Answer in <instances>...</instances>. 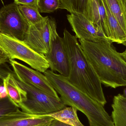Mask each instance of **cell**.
Here are the masks:
<instances>
[{
	"instance_id": "cell-25",
	"label": "cell",
	"mask_w": 126,
	"mask_h": 126,
	"mask_svg": "<svg viewBox=\"0 0 126 126\" xmlns=\"http://www.w3.org/2000/svg\"><path fill=\"white\" fill-rule=\"evenodd\" d=\"M49 126H72L54 119L51 123Z\"/></svg>"
},
{
	"instance_id": "cell-17",
	"label": "cell",
	"mask_w": 126,
	"mask_h": 126,
	"mask_svg": "<svg viewBox=\"0 0 126 126\" xmlns=\"http://www.w3.org/2000/svg\"><path fill=\"white\" fill-rule=\"evenodd\" d=\"M77 110L72 107L49 114L54 119L72 126H85L79 120L77 115Z\"/></svg>"
},
{
	"instance_id": "cell-2",
	"label": "cell",
	"mask_w": 126,
	"mask_h": 126,
	"mask_svg": "<svg viewBox=\"0 0 126 126\" xmlns=\"http://www.w3.org/2000/svg\"><path fill=\"white\" fill-rule=\"evenodd\" d=\"M79 41L101 84L114 89L126 86V61L111 43Z\"/></svg>"
},
{
	"instance_id": "cell-26",
	"label": "cell",
	"mask_w": 126,
	"mask_h": 126,
	"mask_svg": "<svg viewBox=\"0 0 126 126\" xmlns=\"http://www.w3.org/2000/svg\"><path fill=\"white\" fill-rule=\"evenodd\" d=\"M8 96L7 92L3 84L0 86V98H4Z\"/></svg>"
},
{
	"instance_id": "cell-20",
	"label": "cell",
	"mask_w": 126,
	"mask_h": 126,
	"mask_svg": "<svg viewBox=\"0 0 126 126\" xmlns=\"http://www.w3.org/2000/svg\"><path fill=\"white\" fill-rule=\"evenodd\" d=\"M38 5L41 13H52L61 7L60 0H38Z\"/></svg>"
},
{
	"instance_id": "cell-3",
	"label": "cell",
	"mask_w": 126,
	"mask_h": 126,
	"mask_svg": "<svg viewBox=\"0 0 126 126\" xmlns=\"http://www.w3.org/2000/svg\"><path fill=\"white\" fill-rule=\"evenodd\" d=\"M44 74L64 104L83 113L90 126H115L104 106L73 85L67 78L48 69Z\"/></svg>"
},
{
	"instance_id": "cell-27",
	"label": "cell",
	"mask_w": 126,
	"mask_h": 126,
	"mask_svg": "<svg viewBox=\"0 0 126 126\" xmlns=\"http://www.w3.org/2000/svg\"><path fill=\"white\" fill-rule=\"evenodd\" d=\"M120 54L122 56V57L126 61V49L123 52L120 53Z\"/></svg>"
},
{
	"instance_id": "cell-4",
	"label": "cell",
	"mask_w": 126,
	"mask_h": 126,
	"mask_svg": "<svg viewBox=\"0 0 126 126\" xmlns=\"http://www.w3.org/2000/svg\"><path fill=\"white\" fill-rule=\"evenodd\" d=\"M12 77L15 83L27 93L26 99L18 106L23 111L32 114L47 115L66 107L61 98L55 97L21 81L16 75Z\"/></svg>"
},
{
	"instance_id": "cell-7",
	"label": "cell",
	"mask_w": 126,
	"mask_h": 126,
	"mask_svg": "<svg viewBox=\"0 0 126 126\" xmlns=\"http://www.w3.org/2000/svg\"><path fill=\"white\" fill-rule=\"evenodd\" d=\"M30 24L15 3L4 6L0 10V32L24 41Z\"/></svg>"
},
{
	"instance_id": "cell-9",
	"label": "cell",
	"mask_w": 126,
	"mask_h": 126,
	"mask_svg": "<svg viewBox=\"0 0 126 126\" xmlns=\"http://www.w3.org/2000/svg\"><path fill=\"white\" fill-rule=\"evenodd\" d=\"M67 17L79 40L94 42L106 41L112 43L98 27L82 14L70 13L67 15Z\"/></svg>"
},
{
	"instance_id": "cell-11",
	"label": "cell",
	"mask_w": 126,
	"mask_h": 126,
	"mask_svg": "<svg viewBox=\"0 0 126 126\" xmlns=\"http://www.w3.org/2000/svg\"><path fill=\"white\" fill-rule=\"evenodd\" d=\"M54 118L26 113L19 109L0 117V126H49Z\"/></svg>"
},
{
	"instance_id": "cell-13",
	"label": "cell",
	"mask_w": 126,
	"mask_h": 126,
	"mask_svg": "<svg viewBox=\"0 0 126 126\" xmlns=\"http://www.w3.org/2000/svg\"><path fill=\"white\" fill-rule=\"evenodd\" d=\"M111 118L115 126H126V98L122 94L114 96Z\"/></svg>"
},
{
	"instance_id": "cell-28",
	"label": "cell",
	"mask_w": 126,
	"mask_h": 126,
	"mask_svg": "<svg viewBox=\"0 0 126 126\" xmlns=\"http://www.w3.org/2000/svg\"><path fill=\"white\" fill-rule=\"evenodd\" d=\"M123 95L124 97H126V87L124 89V94Z\"/></svg>"
},
{
	"instance_id": "cell-14",
	"label": "cell",
	"mask_w": 126,
	"mask_h": 126,
	"mask_svg": "<svg viewBox=\"0 0 126 126\" xmlns=\"http://www.w3.org/2000/svg\"><path fill=\"white\" fill-rule=\"evenodd\" d=\"M102 0L107 15L111 41L112 43L123 44L126 41V33L112 15L105 2Z\"/></svg>"
},
{
	"instance_id": "cell-10",
	"label": "cell",
	"mask_w": 126,
	"mask_h": 126,
	"mask_svg": "<svg viewBox=\"0 0 126 126\" xmlns=\"http://www.w3.org/2000/svg\"><path fill=\"white\" fill-rule=\"evenodd\" d=\"M44 55L52 71H57L64 77H68L69 71L68 56L63 38L59 36L57 29L52 34L50 51Z\"/></svg>"
},
{
	"instance_id": "cell-22",
	"label": "cell",
	"mask_w": 126,
	"mask_h": 126,
	"mask_svg": "<svg viewBox=\"0 0 126 126\" xmlns=\"http://www.w3.org/2000/svg\"><path fill=\"white\" fill-rule=\"evenodd\" d=\"M7 63L0 64V79L3 81L7 78L10 75H15L14 71H13Z\"/></svg>"
},
{
	"instance_id": "cell-29",
	"label": "cell",
	"mask_w": 126,
	"mask_h": 126,
	"mask_svg": "<svg viewBox=\"0 0 126 126\" xmlns=\"http://www.w3.org/2000/svg\"><path fill=\"white\" fill-rule=\"evenodd\" d=\"M3 81L1 80V79H0V86L1 85H3Z\"/></svg>"
},
{
	"instance_id": "cell-16",
	"label": "cell",
	"mask_w": 126,
	"mask_h": 126,
	"mask_svg": "<svg viewBox=\"0 0 126 126\" xmlns=\"http://www.w3.org/2000/svg\"><path fill=\"white\" fill-rule=\"evenodd\" d=\"M13 75H10L3 81V83L6 90L8 97L18 107L19 104L26 99L27 93L15 83L13 79Z\"/></svg>"
},
{
	"instance_id": "cell-8",
	"label": "cell",
	"mask_w": 126,
	"mask_h": 126,
	"mask_svg": "<svg viewBox=\"0 0 126 126\" xmlns=\"http://www.w3.org/2000/svg\"><path fill=\"white\" fill-rule=\"evenodd\" d=\"M9 63L12 67L16 77L21 81L55 97L60 98L46 76L41 72L29 68L14 60H9Z\"/></svg>"
},
{
	"instance_id": "cell-19",
	"label": "cell",
	"mask_w": 126,
	"mask_h": 126,
	"mask_svg": "<svg viewBox=\"0 0 126 126\" xmlns=\"http://www.w3.org/2000/svg\"><path fill=\"white\" fill-rule=\"evenodd\" d=\"M61 9H65L70 13H77L84 15L89 0H60Z\"/></svg>"
},
{
	"instance_id": "cell-23",
	"label": "cell",
	"mask_w": 126,
	"mask_h": 126,
	"mask_svg": "<svg viewBox=\"0 0 126 126\" xmlns=\"http://www.w3.org/2000/svg\"><path fill=\"white\" fill-rule=\"evenodd\" d=\"M14 3L18 5H32L38 6V0H14Z\"/></svg>"
},
{
	"instance_id": "cell-6",
	"label": "cell",
	"mask_w": 126,
	"mask_h": 126,
	"mask_svg": "<svg viewBox=\"0 0 126 126\" xmlns=\"http://www.w3.org/2000/svg\"><path fill=\"white\" fill-rule=\"evenodd\" d=\"M55 29L54 19L46 16L40 22L30 25L23 41L36 52L45 55L50 51L52 34Z\"/></svg>"
},
{
	"instance_id": "cell-1",
	"label": "cell",
	"mask_w": 126,
	"mask_h": 126,
	"mask_svg": "<svg viewBox=\"0 0 126 126\" xmlns=\"http://www.w3.org/2000/svg\"><path fill=\"white\" fill-rule=\"evenodd\" d=\"M69 66L68 80L104 106L107 101L101 83L75 36L66 29L63 38Z\"/></svg>"
},
{
	"instance_id": "cell-30",
	"label": "cell",
	"mask_w": 126,
	"mask_h": 126,
	"mask_svg": "<svg viewBox=\"0 0 126 126\" xmlns=\"http://www.w3.org/2000/svg\"><path fill=\"white\" fill-rule=\"evenodd\" d=\"M123 44V45H124V46L126 47V42H124V43Z\"/></svg>"
},
{
	"instance_id": "cell-15",
	"label": "cell",
	"mask_w": 126,
	"mask_h": 126,
	"mask_svg": "<svg viewBox=\"0 0 126 126\" xmlns=\"http://www.w3.org/2000/svg\"><path fill=\"white\" fill-rule=\"evenodd\" d=\"M126 33V0H103Z\"/></svg>"
},
{
	"instance_id": "cell-21",
	"label": "cell",
	"mask_w": 126,
	"mask_h": 126,
	"mask_svg": "<svg viewBox=\"0 0 126 126\" xmlns=\"http://www.w3.org/2000/svg\"><path fill=\"white\" fill-rule=\"evenodd\" d=\"M18 107L10 100L8 96L0 98V117L16 111Z\"/></svg>"
},
{
	"instance_id": "cell-18",
	"label": "cell",
	"mask_w": 126,
	"mask_h": 126,
	"mask_svg": "<svg viewBox=\"0 0 126 126\" xmlns=\"http://www.w3.org/2000/svg\"><path fill=\"white\" fill-rule=\"evenodd\" d=\"M18 8L24 17L30 24H34L44 19L40 14L38 6L32 5H18Z\"/></svg>"
},
{
	"instance_id": "cell-12",
	"label": "cell",
	"mask_w": 126,
	"mask_h": 126,
	"mask_svg": "<svg viewBox=\"0 0 126 126\" xmlns=\"http://www.w3.org/2000/svg\"><path fill=\"white\" fill-rule=\"evenodd\" d=\"M102 31L105 37L111 40L107 15L102 0H89L84 15Z\"/></svg>"
},
{
	"instance_id": "cell-5",
	"label": "cell",
	"mask_w": 126,
	"mask_h": 126,
	"mask_svg": "<svg viewBox=\"0 0 126 126\" xmlns=\"http://www.w3.org/2000/svg\"><path fill=\"white\" fill-rule=\"evenodd\" d=\"M0 47L9 60H20L41 73H44L49 68L45 55L34 51L23 41L0 32Z\"/></svg>"
},
{
	"instance_id": "cell-24",
	"label": "cell",
	"mask_w": 126,
	"mask_h": 126,
	"mask_svg": "<svg viewBox=\"0 0 126 126\" xmlns=\"http://www.w3.org/2000/svg\"><path fill=\"white\" fill-rule=\"evenodd\" d=\"M9 62V59L7 55L0 47V64Z\"/></svg>"
}]
</instances>
